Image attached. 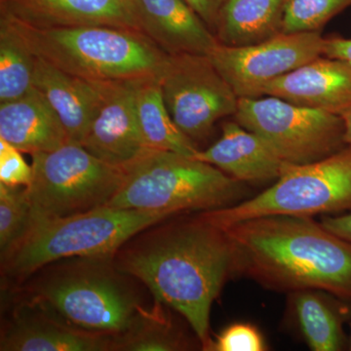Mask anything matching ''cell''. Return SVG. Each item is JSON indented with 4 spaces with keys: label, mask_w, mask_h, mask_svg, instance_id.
I'll return each instance as SVG.
<instances>
[{
    "label": "cell",
    "mask_w": 351,
    "mask_h": 351,
    "mask_svg": "<svg viewBox=\"0 0 351 351\" xmlns=\"http://www.w3.org/2000/svg\"><path fill=\"white\" fill-rule=\"evenodd\" d=\"M169 219L132 237L113 258L122 272L144 283L156 301L181 314L202 350L210 351L212 304L235 276L232 241L199 214Z\"/></svg>",
    "instance_id": "obj_1"
},
{
    "label": "cell",
    "mask_w": 351,
    "mask_h": 351,
    "mask_svg": "<svg viewBox=\"0 0 351 351\" xmlns=\"http://www.w3.org/2000/svg\"><path fill=\"white\" fill-rule=\"evenodd\" d=\"M263 96L343 117L351 110V68L322 55L265 85Z\"/></svg>",
    "instance_id": "obj_13"
},
{
    "label": "cell",
    "mask_w": 351,
    "mask_h": 351,
    "mask_svg": "<svg viewBox=\"0 0 351 351\" xmlns=\"http://www.w3.org/2000/svg\"><path fill=\"white\" fill-rule=\"evenodd\" d=\"M138 82L106 84L101 107L82 144L101 160L124 170L152 151L145 145L138 127L136 110Z\"/></svg>",
    "instance_id": "obj_12"
},
{
    "label": "cell",
    "mask_w": 351,
    "mask_h": 351,
    "mask_svg": "<svg viewBox=\"0 0 351 351\" xmlns=\"http://www.w3.org/2000/svg\"><path fill=\"white\" fill-rule=\"evenodd\" d=\"M246 195L244 182L211 164L177 152L149 151L127 168L121 186L106 206L176 217L232 206Z\"/></svg>",
    "instance_id": "obj_6"
},
{
    "label": "cell",
    "mask_w": 351,
    "mask_h": 351,
    "mask_svg": "<svg viewBox=\"0 0 351 351\" xmlns=\"http://www.w3.org/2000/svg\"><path fill=\"white\" fill-rule=\"evenodd\" d=\"M171 218L163 212L110 206L66 217L32 216L24 234L1 255L2 274L23 282L64 258L114 257L132 237Z\"/></svg>",
    "instance_id": "obj_4"
},
{
    "label": "cell",
    "mask_w": 351,
    "mask_h": 351,
    "mask_svg": "<svg viewBox=\"0 0 351 351\" xmlns=\"http://www.w3.org/2000/svg\"><path fill=\"white\" fill-rule=\"evenodd\" d=\"M257 328L246 323H237L226 328L213 341L212 351H265L267 350Z\"/></svg>",
    "instance_id": "obj_27"
},
{
    "label": "cell",
    "mask_w": 351,
    "mask_h": 351,
    "mask_svg": "<svg viewBox=\"0 0 351 351\" xmlns=\"http://www.w3.org/2000/svg\"><path fill=\"white\" fill-rule=\"evenodd\" d=\"M351 209V147L302 165H288L260 195L232 206L198 213L219 228L258 217H311Z\"/></svg>",
    "instance_id": "obj_7"
},
{
    "label": "cell",
    "mask_w": 351,
    "mask_h": 351,
    "mask_svg": "<svg viewBox=\"0 0 351 351\" xmlns=\"http://www.w3.org/2000/svg\"><path fill=\"white\" fill-rule=\"evenodd\" d=\"M32 217L25 186L0 182V251L3 255L24 234Z\"/></svg>",
    "instance_id": "obj_26"
},
{
    "label": "cell",
    "mask_w": 351,
    "mask_h": 351,
    "mask_svg": "<svg viewBox=\"0 0 351 351\" xmlns=\"http://www.w3.org/2000/svg\"><path fill=\"white\" fill-rule=\"evenodd\" d=\"M19 149L0 138V182L27 186L32 177V165L25 162Z\"/></svg>",
    "instance_id": "obj_28"
},
{
    "label": "cell",
    "mask_w": 351,
    "mask_h": 351,
    "mask_svg": "<svg viewBox=\"0 0 351 351\" xmlns=\"http://www.w3.org/2000/svg\"><path fill=\"white\" fill-rule=\"evenodd\" d=\"M345 122V141L346 145L351 147V110L343 117Z\"/></svg>",
    "instance_id": "obj_32"
},
{
    "label": "cell",
    "mask_w": 351,
    "mask_h": 351,
    "mask_svg": "<svg viewBox=\"0 0 351 351\" xmlns=\"http://www.w3.org/2000/svg\"><path fill=\"white\" fill-rule=\"evenodd\" d=\"M287 0H225L214 34L219 43L246 46L282 32Z\"/></svg>",
    "instance_id": "obj_20"
},
{
    "label": "cell",
    "mask_w": 351,
    "mask_h": 351,
    "mask_svg": "<svg viewBox=\"0 0 351 351\" xmlns=\"http://www.w3.org/2000/svg\"><path fill=\"white\" fill-rule=\"evenodd\" d=\"M138 127L147 149L195 157L199 149L176 125L164 101L158 78L141 80L136 89Z\"/></svg>",
    "instance_id": "obj_21"
},
{
    "label": "cell",
    "mask_w": 351,
    "mask_h": 351,
    "mask_svg": "<svg viewBox=\"0 0 351 351\" xmlns=\"http://www.w3.org/2000/svg\"><path fill=\"white\" fill-rule=\"evenodd\" d=\"M233 117L291 165L315 162L346 147L343 117L276 97L240 98Z\"/></svg>",
    "instance_id": "obj_9"
},
{
    "label": "cell",
    "mask_w": 351,
    "mask_h": 351,
    "mask_svg": "<svg viewBox=\"0 0 351 351\" xmlns=\"http://www.w3.org/2000/svg\"><path fill=\"white\" fill-rule=\"evenodd\" d=\"M195 157L241 182L277 180L291 165L258 134L235 120L225 122L221 138L204 151H198Z\"/></svg>",
    "instance_id": "obj_18"
},
{
    "label": "cell",
    "mask_w": 351,
    "mask_h": 351,
    "mask_svg": "<svg viewBox=\"0 0 351 351\" xmlns=\"http://www.w3.org/2000/svg\"><path fill=\"white\" fill-rule=\"evenodd\" d=\"M351 0H287L282 32H320Z\"/></svg>",
    "instance_id": "obj_25"
},
{
    "label": "cell",
    "mask_w": 351,
    "mask_h": 351,
    "mask_svg": "<svg viewBox=\"0 0 351 351\" xmlns=\"http://www.w3.org/2000/svg\"><path fill=\"white\" fill-rule=\"evenodd\" d=\"M0 138L31 154L69 143L61 120L36 88L22 98L0 104Z\"/></svg>",
    "instance_id": "obj_19"
},
{
    "label": "cell",
    "mask_w": 351,
    "mask_h": 351,
    "mask_svg": "<svg viewBox=\"0 0 351 351\" xmlns=\"http://www.w3.org/2000/svg\"><path fill=\"white\" fill-rule=\"evenodd\" d=\"M6 18L34 56L89 82L158 78L169 58L136 29L106 25L36 29Z\"/></svg>",
    "instance_id": "obj_5"
},
{
    "label": "cell",
    "mask_w": 351,
    "mask_h": 351,
    "mask_svg": "<svg viewBox=\"0 0 351 351\" xmlns=\"http://www.w3.org/2000/svg\"><path fill=\"white\" fill-rule=\"evenodd\" d=\"M320 223L329 232L351 243V212L339 216H324Z\"/></svg>",
    "instance_id": "obj_31"
},
{
    "label": "cell",
    "mask_w": 351,
    "mask_h": 351,
    "mask_svg": "<svg viewBox=\"0 0 351 351\" xmlns=\"http://www.w3.org/2000/svg\"><path fill=\"white\" fill-rule=\"evenodd\" d=\"M320 293L321 291L316 290L291 293V301L300 330L311 350H343L345 339L341 321L331 304Z\"/></svg>",
    "instance_id": "obj_22"
},
{
    "label": "cell",
    "mask_w": 351,
    "mask_h": 351,
    "mask_svg": "<svg viewBox=\"0 0 351 351\" xmlns=\"http://www.w3.org/2000/svg\"><path fill=\"white\" fill-rule=\"evenodd\" d=\"M324 43L320 32H281L251 45L219 43L209 57L239 99L258 98L269 82L322 56Z\"/></svg>",
    "instance_id": "obj_11"
},
{
    "label": "cell",
    "mask_w": 351,
    "mask_h": 351,
    "mask_svg": "<svg viewBox=\"0 0 351 351\" xmlns=\"http://www.w3.org/2000/svg\"><path fill=\"white\" fill-rule=\"evenodd\" d=\"M221 228L232 241L235 276L276 292L351 300V243L311 217L274 215Z\"/></svg>",
    "instance_id": "obj_2"
},
{
    "label": "cell",
    "mask_w": 351,
    "mask_h": 351,
    "mask_svg": "<svg viewBox=\"0 0 351 351\" xmlns=\"http://www.w3.org/2000/svg\"><path fill=\"white\" fill-rule=\"evenodd\" d=\"M214 32L219 9L225 0H184Z\"/></svg>",
    "instance_id": "obj_29"
},
{
    "label": "cell",
    "mask_w": 351,
    "mask_h": 351,
    "mask_svg": "<svg viewBox=\"0 0 351 351\" xmlns=\"http://www.w3.org/2000/svg\"><path fill=\"white\" fill-rule=\"evenodd\" d=\"M158 82L176 125L193 142L237 112L239 97L208 55H169Z\"/></svg>",
    "instance_id": "obj_10"
},
{
    "label": "cell",
    "mask_w": 351,
    "mask_h": 351,
    "mask_svg": "<svg viewBox=\"0 0 351 351\" xmlns=\"http://www.w3.org/2000/svg\"><path fill=\"white\" fill-rule=\"evenodd\" d=\"M350 350H351V337H350Z\"/></svg>",
    "instance_id": "obj_33"
},
{
    "label": "cell",
    "mask_w": 351,
    "mask_h": 351,
    "mask_svg": "<svg viewBox=\"0 0 351 351\" xmlns=\"http://www.w3.org/2000/svg\"><path fill=\"white\" fill-rule=\"evenodd\" d=\"M141 32L168 55L211 54L218 39L184 0H130Z\"/></svg>",
    "instance_id": "obj_15"
},
{
    "label": "cell",
    "mask_w": 351,
    "mask_h": 351,
    "mask_svg": "<svg viewBox=\"0 0 351 351\" xmlns=\"http://www.w3.org/2000/svg\"><path fill=\"white\" fill-rule=\"evenodd\" d=\"M323 56L339 60L351 68V38H325Z\"/></svg>",
    "instance_id": "obj_30"
},
{
    "label": "cell",
    "mask_w": 351,
    "mask_h": 351,
    "mask_svg": "<svg viewBox=\"0 0 351 351\" xmlns=\"http://www.w3.org/2000/svg\"><path fill=\"white\" fill-rule=\"evenodd\" d=\"M16 314L1 334L2 351L112 350L114 336L78 329L38 306Z\"/></svg>",
    "instance_id": "obj_17"
},
{
    "label": "cell",
    "mask_w": 351,
    "mask_h": 351,
    "mask_svg": "<svg viewBox=\"0 0 351 351\" xmlns=\"http://www.w3.org/2000/svg\"><path fill=\"white\" fill-rule=\"evenodd\" d=\"M162 302L143 307L127 331L113 338L112 350L179 351L189 350V341L163 311Z\"/></svg>",
    "instance_id": "obj_24"
},
{
    "label": "cell",
    "mask_w": 351,
    "mask_h": 351,
    "mask_svg": "<svg viewBox=\"0 0 351 351\" xmlns=\"http://www.w3.org/2000/svg\"><path fill=\"white\" fill-rule=\"evenodd\" d=\"M36 57L6 17L0 18V104L17 100L34 89Z\"/></svg>",
    "instance_id": "obj_23"
},
{
    "label": "cell",
    "mask_w": 351,
    "mask_h": 351,
    "mask_svg": "<svg viewBox=\"0 0 351 351\" xmlns=\"http://www.w3.org/2000/svg\"><path fill=\"white\" fill-rule=\"evenodd\" d=\"M107 83L83 80L36 57L34 86L57 113L69 143L82 144L101 107Z\"/></svg>",
    "instance_id": "obj_16"
},
{
    "label": "cell",
    "mask_w": 351,
    "mask_h": 351,
    "mask_svg": "<svg viewBox=\"0 0 351 351\" xmlns=\"http://www.w3.org/2000/svg\"><path fill=\"white\" fill-rule=\"evenodd\" d=\"M1 15L36 29L106 25L140 32L130 0H1Z\"/></svg>",
    "instance_id": "obj_14"
},
{
    "label": "cell",
    "mask_w": 351,
    "mask_h": 351,
    "mask_svg": "<svg viewBox=\"0 0 351 351\" xmlns=\"http://www.w3.org/2000/svg\"><path fill=\"white\" fill-rule=\"evenodd\" d=\"M113 258H69L45 265L31 276L25 304L78 329L119 336L143 306Z\"/></svg>",
    "instance_id": "obj_3"
},
{
    "label": "cell",
    "mask_w": 351,
    "mask_h": 351,
    "mask_svg": "<svg viewBox=\"0 0 351 351\" xmlns=\"http://www.w3.org/2000/svg\"><path fill=\"white\" fill-rule=\"evenodd\" d=\"M32 157V181L25 186L32 216L66 217L106 206L125 178V170L75 143Z\"/></svg>",
    "instance_id": "obj_8"
}]
</instances>
